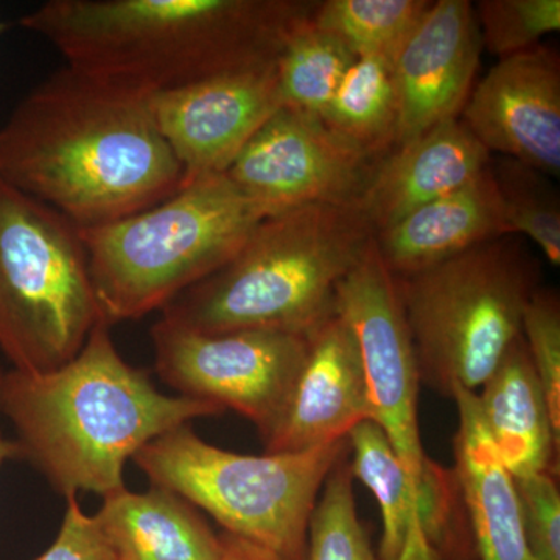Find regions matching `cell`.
<instances>
[{"label":"cell","instance_id":"15","mask_svg":"<svg viewBox=\"0 0 560 560\" xmlns=\"http://www.w3.org/2000/svg\"><path fill=\"white\" fill-rule=\"evenodd\" d=\"M481 50L474 3H430L394 57V147L460 117L474 90Z\"/></svg>","mask_w":560,"mask_h":560},{"label":"cell","instance_id":"4","mask_svg":"<svg viewBox=\"0 0 560 560\" xmlns=\"http://www.w3.org/2000/svg\"><path fill=\"white\" fill-rule=\"evenodd\" d=\"M375 230L355 202L272 213L226 265L176 296L161 318L200 334H311L335 315L338 282Z\"/></svg>","mask_w":560,"mask_h":560},{"label":"cell","instance_id":"31","mask_svg":"<svg viewBox=\"0 0 560 560\" xmlns=\"http://www.w3.org/2000/svg\"><path fill=\"white\" fill-rule=\"evenodd\" d=\"M220 534L223 547H221L220 556L215 560H282L275 552L254 544V541L224 533V530Z\"/></svg>","mask_w":560,"mask_h":560},{"label":"cell","instance_id":"27","mask_svg":"<svg viewBox=\"0 0 560 560\" xmlns=\"http://www.w3.org/2000/svg\"><path fill=\"white\" fill-rule=\"evenodd\" d=\"M475 14L482 47L500 60L539 46L560 28L559 0H481Z\"/></svg>","mask_w":560,"mask_h":560},{"label":"cell","instance_id":"3","mask_svg":"<svg viewBox=\"0 0 560 560\" xmlns=\"http://www.w3.org/2000/svg\"><path fill=\"white\" fill-rule=\"evenodd\" d=\"M109 330L101 320L58 370L0 375V415L13 425L18 459L65 499L125 489V466L140 448L176 427L224 412L210 401L162 393L149 372L120 355Z\"/></svg>","mask_w":560,"mask_h":560},{"label":"cell","instance_id":"5","mask_svg":"<svg viewBox=\"0 0 560 560\" xmlns=\"http://www.w3.org/2000/svg\"><path fill=\"white\" fill-rule=\"evenodd\" d=\"M268 215L221 173L127 219L80 230L103 320L164 311L226 265Z\"/></svg>","mask_w":560,"mask_h":560},{"label":"cell","instance_id":"25","mask_svg":"<svg viewBox=\"0 0 560 560\" xmlns=\"http://www.w3.org/2000/svg\"><path fill=\"white\" fill-rule=\"evenodd\" d=\"M504 221L511 235L530 238L552 267L560 265L559 191L550 176L522 162L490 161Z\"/></svg>","mask_w":560,"mask_h":560},{"label":"cell","instance_id":"8","mask_svg":"<svg viewBox=\"0 0 560 560\" xmlns=\"http://www.w3.org/2000/svg\"><path fill=\"white\" fill-rule=\"evenodd\" d=\"M101 320L79 228L0 179V350L11 370H58Z\"/></svg>","mask_w":560,"mask_h":560},{"label":"cell","instance_id":"22","mask_svg":"<svg viewBox=\"0 0 560 560\" xmlns=\"http://www.w3.org/2000/svg\"><path fill=\"white\" fill-rule=\"evenodd\" d=\"M320 119L374 156L393 149L397 121L393 60L382 55L357 58Z\"/></svg>","mask_w":560,"mask_h":560},{"label":"cell","instance_id":"19","mask_svg":"<svg viewBox=\"0 0 560 560\" xmlns=\"http://www.w3.org/2000/svg\"><path fill=\"white\" fill-rule=\"evenodd\" d=\"M503 235L511 234L489 164L466 186L375 232V242L389 271L405 278Z\"/></svg>","mask_w":560,"mask_h":560},{"label":"cell","instance_id":"14","mask_svg":"<svg viewBox=\"0 0 560 560\" xmlns=\"http://www.w3.org/2000/svg\"><path fill=\"white\" fill-rule=\"evenodd\" d=\"M460 119L492 154L560 175V62L539 46L501 58L471 90Z\"/></svg>","mask_w":560,"mask_h":560},{"label":"cell","instance_id":"17","mask_svg":"<svg viewBox=\"0 0 560 560\" xmlns=\"http://www.w3.org/2000/svg\"><path fill=\"white\" fill-rule=\"evenodd\" d=\"M490 160L492 154L460 117L447 120L378 158L355 205L378 232L466 186Z\"/></svg>","mask_w":560,"mask_h":560},{"label":"cell","instance_id":"13","mask_svg":"<svg viewBox=\"0 0 560 560\" xmlns=\"http://www.w3.org/2000/svg\"><path fill=\"white\" fill-rule=\"evenodd\" d=\"M350 470L377 500L381 560H442L463 534L466 511L458 481L434 463L419 488L377 423L364 420L349 434Z\"/></svg>","mask_w":560,"mask_h":560},{"label":"cell","instance_id":"32","mask_svg":"<svg viewBox=\"0 0 560 560\" xmlns=\"http://www.w3.org/2000/svg\"><path fill=\"white\" fill-rule=\"evenodd\" d=\"M2 368H0V375H2ZM20 458V451H18V445L14 444L13 440H9V438L3 436L2 430H0V467L10 459Z\"/></svg>","mask_w":560,"mask_h":560},{"label":"cell","instance_id":"10","mask_svg":"<svg viewBox=\"0 0 560 560\" xmlns=\"http://www.w3.org/2000/svg\"><path fill=\"white\" fill-rule=\"evenodd\" d=\"M335 313L359 342L371 420L422 488L433 459L420 440L418 360L396 276L386 267L375 237L338 282Z\"/></svg>","mask_w":560,"mask_h":560},{"label":"cell","instance_id":"16","mask_svg":"<svg viewBox=\"0 0 560 560\" xmlns=\"http://www.w3.org/2000/svg\"><path fill=\"white\" fill-rule=\"evenodd\" d=\"M371 419L359 342L335 313L312 331L311 348L265 453H298L348 440Z\"/></svg>","mask_w":560,"mask_h":560},{"label":"cell","instance_id":"6","mask_svg":"<svg viewBox=\"0 0 560 560\" xmlns=\"http://www.w3.org/2000/svg\"><path fill=\"white\" fill-rule=\"evenodd\" d=\"M540 278L539 259L517 235L396 278L420 383L445 397L458 386L480 390L521 337L523 312Z\"/></svg>","mask_w":560,"mask_h":560},{"label":"cell","instance_id":"11","mask_svg":"<svg viewBox=\"0 0 560 560\" xmlns=\"http://www.w3.org/2000/svg\"><path fill=\"white\" fill-rule=\"evenodd\" d=\"M377 160L315 114L282 106L224 175L250 200L278 213L315 202H355Z\"/></svg>","mask_w":560,"mask_h":560},{"label":"cell","instance_id":"12","mask_svg":"<svg viewBox=\"0 0 560 560\" xmlns=\"http://www.w3.org/2000/svg\"><path fill=\"white\" fill-rule=\"evenodd\" d=\"M184 183L226 173L261 125L282 108L276 61L149 97Z\"/></svg>","mask_w":560,"mask_h":560},{"label":"cell","instance_id":"7","mask_svg":"<svg viewBox=\"0 0 560 560\" xmlns=\"http://www.w3.org/2000/svg\"><path fill=\"white\" fill-rule=\"evenodd\" d=\"M349 440L298 453L242 455L202 441L190 423L149 442L132 463L151 486L208 512L224 533L282 560H307L308 529L331 469Z\"/></svg>","mask_w":560,"mask_h":560},{"label":"cell","instance_id":"26","mask_svg":"<svg viewBox=\"0 0 560 560\" xmlns=\"http://www.w3.org/2000/svg\"><path fill=\"white\" fill-rule=\"evenodd\" d=\"M353 481L346 453L320 490L308 529L307 560H381L360 522Z\"/></svg>","mask_w":560,"mask_h":560},{"label":"cell","instance_id":"9","mask_svg":"<svg viewBox=\"0 0 560 560\" xmlns=\"http://www.w3.org/2000/svg\"><path fill=\"white\" fill-rule=\"evenodd\" d=\"M311 334H200L160 318L151 327L154 371L178 396L210 401L270 436L311 348Z\"/></svg>","mask_w":560,"mask_h":560},{"label":"cell","instance_id":"30","mask_svg":"<svg viewBox=\"0 0 560 560\" xmlns=\"http://www.w3.org/2000/svg\"><path fill=\"white\" fill-rule=\"evenodd\" d=\"M35 560H114L94 515L81 510L79 497H66L57 539Z\"/></svg>","mask_w":560,"mask_h":560},{"label":"cell","instance_id":"21","mask_svg":"<svg viewBox=\"0 0 560 560\" xmlns=\"http://www.w3.org/2000/svg\"><path fill=\"white\" fill-rule=\"evenodd\" d=\"M94 518L114 560H215L223 547L194 504L160 486L109 493Z\"/></svg>","mask_w":560,"mask_h":560},{"label":"cell","instance_id":"18","mask_svg":"<svg viewBox=\"0 0 560 560\" xmlns=\"http://www.w3.org/2000/svg\"><path fill=\"white\" fill-rule=\"evenodd\" d=\"M458 430L453 441L456 481L478 560H530L517 485L482 419L477 393L455 388Z\"/></svg>","mask_w":560,"mask_h":560},{"label":"cell","instance_id":"28","mask_svg":"<svg viewBox=\"0 0 560 560\" xmlns=\"http://www.w3.org/2000/svg\"><path fill=\"white\" fill-rule=\"evenodd\" d=\"M522 337L560 433V301L558 291L540 287L523 312Z\"/></svg>","mask_w":560,"mask_h":560},{"label":"cell","instance_id":"2","mask_svg":"<svg viewBox=\"0 0 560 560\" xmlns=\"http://www.w3.org/2000/svg\"><path fill=\"white\" fill-rule=\"evenodd\" d=\"M291 0H50L20 20L66 66L151 95L278 60L315 10Z\"/></svg>","mask_w":560,"mask_h":560},{"label":"cell","instance_id":"1","mask_svg":"<svg viewBox=\"0 0 560 560\" xmlns=\"http://www.w3.org/2000/svg\"><path fill=\"white\" fill-rule=\"evenodd\" d=\"M0 179L91 230L167 200L184 175L147 95L66 66L0 128Z\"/></svg>","mask_w":560,"mask_h":560},{"label":"cell","instance_id":"29","mask_svg":"<svg viewBox=\"0 0 560 560\" xmlns=\"http://www.w3.org/2000/svg\"><path fill=\"white\" fill-rule=\"evenodd\" d=\"M530 560H560V493L552 474L515 480Z\"/></svg>","mask_w":560,"mask_h":560},{"label":"cell","instance_id":"33","mask_svg":"<svg viewBox=\"0 0 560 560\" xmlns=\"http://www.w3.org/2000/svg\"><path fill=\"white\" fill-rule=\"evenodd\" d=\"M10 24L5 21H0V36L5 35L7 31H9Z\"/></svg>","mask_w":560,"mask_h":560},{"label":"cell","instance_id":"23","mask_svg":"<svg viewBox=\"0 0 560 560\" xmlns=\"http://www.w3.org/2000/svg\"><path fill=\"white\" fill-rule=\"evenodd\" d=\"M313 11L291 28L276 66L283 105L323 117L357 57L313 22Z\"/></svg>","mask_w":560,"mask_h":560},{"label":"cell","instance_id":"20","mask_svg":"<svg viewBox=\"0 0 560 560\" xmlns=\"http://www.w3.org/2000/svg\"><path fill=\"white\" fill-rule=\"evenodd\" d=\"M477 396L493 445L515 480L558 474L560 433L522 335Z\"/></svg>","mask_w":560,"mask_h":560},{"label":"cell","instance_id":"24","mask_svg":"<svg viewBox=\"0 0 560 560\" xmlns=\"http://www.w3.org/2000/svg\"><path fill=\"white\" fill-rule=\"evenodd\" d=\"M430 3L429 0H327L316 5L312 20L342 40L357 58L382 55L394 61Z\"/></svg>","mask_w":560,"mask_h":560}]
</instances>
